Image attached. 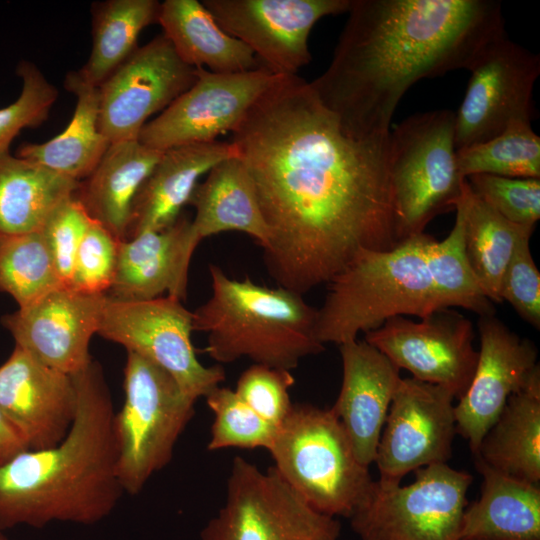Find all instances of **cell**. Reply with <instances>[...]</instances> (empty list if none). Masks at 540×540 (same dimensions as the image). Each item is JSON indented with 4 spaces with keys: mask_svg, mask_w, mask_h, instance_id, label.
<instances>
[{
    "mask_svg": "<svg viewBox=\"0 0 540 540\" xmlns=\"http://www.w3.org/2000/svg\"><path fill=\"white\" fill-rule=\"evenodd\" d=\"M269 238L268 273L304 295L396 234L386 135L353 139L309 82L279 76L231 132Z\"/></svg>",
    "mask_w": 540,
    "mask_h": 540,
    "instance_id": "obj_1",
    "label": "cell"
},
{
    "mask_svg": "<svg viewBox=\"0 0 540 540\" xmlns=\"http://www.w3.org/2000/svg\"><path fill=\"white\" fill-rule=\"evenodd\" d=\"M328 68L310 82L347 136L390 132L406 91L469 70L506 33L495 0H352Z\"/></svg>",
    "mask_w": 540,
    "mask_h": 540,
    "instance_id": "obj_2",
    "label": "cell"
},
{
    "mask_svg": "<svg viewBox=\"0 0 540 540\" xmlns=\"http://www.w3.org/2000/svg\"><path fill=\"white\" fill-rule=\"evenodd\" d=\"M73 379L77 411L66 437L0 465V530L54 521L91 525L107 517L124 493L115 412L102 368L92 360Z\"/></svg>",
    "mask_w": 540,
    "mask_h": 540,
    "instance_id": "obj_3",
    "label": "cell"
},
{
    "mask_svg": "<svg viewBox=\"0 0 540 540\" xmlns=\"http://www.w3.org/2000/svg\"><path fill=\"white\" fill-rule=\"evenodd\" d=\"M211 295L193 313V330L207 334L206 352L218 363L246 357L292 370L325 346L315 336L317 309L303 295L229 277L209 265Z\"/></svg>",
    "mask_w": 540,
    "mask_h": 540,
    "instance_id": "obj_4",
    "label": "cell"
},
{
    "mask_svg": "<svg viewBox=\"0 0 540 540\" xmlns=\"http://www.w3.org/2000/svg\"><path fill=\"white\" fill-rule=\"evenodd\" d=\"M428 234L411 236L388 251L362 250L328 283L317 309L315 336L341 345L395 316L420 319L445 309L428 272Z\"/></svg>",
    "mask_w": 540,
    "mask_h": 540,
    "instance_id": "obj_5",
    "label": "cell"
},
{
    "mask_svg": "<svg viewBox=\"0 0 540 540\" xmlns=\"http://www.w3.org/2000/svg\"><path fill=\"white\" fill-rule=\"evenodd\" d=\"M268 451L289 487L329 517L349 519L374 481L330 409L293 404Z\"/></svg>",
    "mask_w": 540,
    "mask_h": 540,
    "instance_id": "obj_6",
    "label": "cell"
},
{
    "mask_svg": "<svg viewBox=\"0 0 540 540\" xmlns=\"http://www.w3.org/2000/svg\"><path fill=\"white\" fill-rule=\"evenodd\" d=\"M456 153L452 110L418 113L390 130L388 167L399 242L456 209L466 182Z\"/></svg>",
    "mask_w": 540,
    "mask_h": 540,
    "instance_id": "obj_7",
    "label": "cell"
},
{
    "mask_svg": "<svg viewBox=\"0 0 540 540\" xmlns=\"http://www.w3.org/2000/svg\"><path fill=\"white\" fill-rule=\"evenodd\" d=\"M124 393L113 421L117 475L124 492L136 495L170 462L196 400L168 372L133 352H127Z\"/></svg>",
    "mask_w": 540,
    "mask_h": 540,
    "instance_id": "obj_8",
    "label": "cell"
},
{
    "mask_svg": "<svg viewBox=\"0 0 540 540\" xmlns=\"http://www.w3.org/2000/svg\"><path fill=\"white\" fill-rule=\"evenodd\" d=\"M473 477L447 463L415 470V480L373 481L349 518L360 540H459Z\"/></svg>",
    "mask_w": 540,
    "mask_h": 540,
    "instance_id": "obj_9",
    "label": "cell"
},
{
    "mask_svg": "<svg viewBox=\"0 0 540 540\" xmlns=\"http://www.w3.org/2000/svg\"><path fill=\"white\" fill-rule=\"evenodd\" d=\"M341 525L311 508L274 467L234 458L226 500L200 540H337Z\"/></svg>",
    "mask_w": 540,
    "mask_h": 540,
    "instance_id": "obj_10",
    "label": "cell"
},
{
    "mask_svg": "<svg viewBox=\"0 0 540 540\" xmlns=\"http://www.w3.org/2000/svg\"><path fill=\"white\" fill-rule=\"evenodd\" d=\"M193 313L182 301L162 296L123 301L106 295L97 334L168 372L194 400L206 397L225 380L222 366H204L192 344Z\"/></svg>",
    "mask_w": 540,
    "mask_h": 540,
    "instance_id": "obj_11",
    "label": "cell"
},
{
    "mask_svg": "<svg viewBox=\"0 0 540 540\" xmlns=\"http://www.w3.org/2000/svg\"><path fill=\"white\" fill-rule=\"evenodd\" d=\"M464 98L455 113L456 150L487 141L516 120H532V93L539 54L509 39H494L469 69Z\"/></svg>",
    "mask_w": 540,
    "mask_h": 540,
    "instance_id": "obj_12",
    "label": "cell"
},
{
    "mask_svg": "<svg viewBox=\"0 0 540 540\" xmlns=\"http://www.w3.org/2000/svg\"><path fill=\"white\" fill-rule=\"evenodd\" d=\"M194 84L141 129L138 141L155 150L216 141L232 132L281 75L265 67L241 73L196 68ZM283 76V75H282Z\"/></svg>",
    "mask_w": 540,
    "mask_h": 540,
    "instance_id": "obj_13",
    "label": "cell"
},
{
    "mask_svg": "<svg viewBox=\"0 0 540 540\" xmlns=\"http://www.w3.org/2000/svg\"><path fill=\"white\" fill-rule=\"evenodd\" d=\"M473 340L470 320L450 308L420 321L395 316L365 333V341L399 369L450 390L458 399L467 390L477 365Z\"/></svg>",
    "mask_w": 540,
    "mask_h": 540,
    "instance_id": "obj_14",
    "label": "cell"
},
{
    "mask_svg": "<svg viewBox=\"0 0 540 540\" xmlns=\"http://www.w3.org/2000/svg\"><path fill=\"white\" fill-rule=\"evenodd\" d=\"M352 0H203L220 27L276 75L311 61L308 38L323 17L347 13Z\"/></svg>",
    "mask_w": 540,
    "mask_h": 540,
    "instance_id": "obj_15",
    "label": "cell"
},
{
    "mask_svg": "<svg viewBox=\"0 0 540 540\" xmlns=\"http://www.w3.org/2000/svg\"><path fill=\"white\" fill-rule=\"evenodd\" d=\"M163 35L154 37L118 67L99 88V128L109 143L138 140L148 118L165 110L196 81Z\"/></svg>",
    "mask_w": 540,
    "mask_h": 540,
    "instance_id": "obj_16",
    "label": "cell"
},
{
    "mask_svg": "<svg viewBox=\"0 0 540 540\" xmlns=\"http://www.w3.org/2000/svg\"><path fill=\"white\" fill-rule=\"evenodd\" d=\"M454 398L439 385L399 380L374 460L379 480L400 483L412 471L448 461L456 434Z\"/></svg>",
    "mask_w": 540,
    "mask_h": 540,
    "instance_id": "obj_17",
    "label": "cell"
},
{
    "mask_svg": "<svg viewBox=\"0 0 540 540\" xmlns=\"http://www.w3.org/2000/svg\"><path fill=\"white\" fill-rule=\"evenodd\" d=\"M480 349L471 382L454 406L456 433L473 455L502 412L539 367L537 348L512 332L495 314L479 316Z\"/></svg>",
    "mask_w": 540,
    "mask_h": 540,
    "instance_id": "obj_18",
    "label": "cell"
},
{
    "mask_svg": "<svg viewBox=\"0 0 540 540\" xmlns=\"http://www.w3.org/2000/svg\"><path fill=\"white\" fill-rule=\"evenodd\" d=\"M105 298L62 286L4 315L1 322L13 336L15 346L73 375L92 361L89 343L97 334Z\"/></svg>",
    "mask_w": 540,
    "mask_h": 540,
    "instance_id": "obj_19",
    "label": "cell"
},
{
    "mask_svg": "<svg viewBox=\"0 0 540 540\" xmlns=\"http://www.w3.org/2000/svg\"><path fill=\"white\" fill-rule=\"evenodd\" d=\"M0 409L28 450L53 447L66 437L76 415L73 375L15 346L0 366Z\"/></svg>",
    "mask_w": 540,
    "mask_h": 540,
    "instance_id": "obj_20",
    "label": "cell"
},
{
    "mask_svg": "<svg viewBox=\"0 0 540 540\" xmlns=\"http://www.w3.org/2000/svg\"><path fill=\"white\" fill-rule=\"evenodd\" d=\"M339 350L342 384L330 410L345 429L358 461L369 467L401 379L400 369L365 340L341 344Z\"/></svg>",
    "mask_w": 540,
    "mask_h": 540,
    "instance_id": "obj_21",
    "label": "cell"
},
{
    "mask_svg": "<svg viewBox=\"0 0 540 540\" xmlns=\"http://www.w3.org/2000/svg\"><path fill=\"white\" fill-rule=\"evenodd\" d=\"M196 247L191 220L182 215L163 230L119 241L115 277L107 296L123 301L162 296L185 300Z\"/></svg>",
    "mask_w": 540,
    "mask_h": 540,
    "instance_id": "obj_22",
    "label": "cell"
},
{
    "mask_svg": "<svg viewBox=\"0 0 540 540\" xmlns=\"http://www.w3.org/2000/svg\"><path fill=\"white\" fill-rule=\"evenodd\" d=\"M235 155L231 141L218 140L164 150L135 196L126 240L173 225L201 177Z\"/></svg>",
    "mask_w": 540,
    "mask_h": 540,
    "instance_id": "obj_23",
    "label": "cell"
},
{
    "mask_svg": "<svg viewBox=\"0 0 540 540\" xmlns=\"http://www.w3.org/2000/svg\"><path fill=\"white\" fill-rule=\"evenodd\" d=\"M189 204L195 209L191 233L197 246L204 238L226 231L242 232L266 246L269 233L254 183L237 155L210 169Z\"/></svg>",
    "mask_w": 540,
    "mask_h": 540,
    "instance_id": "obj_24",
    "label": "cell"
},
{
    "mask_svg": "<svg viewBox=\"0 0 540 540\" xmlns=\"http://www.w3.org/2000/svg\"><path fill=\"white\" fill-rule=\"evenodd\" d=\"M163 151L138 140L111 143L76 197L90 217L117 240H126L135 196Z\"/></svg>",
    "mask_w": 540,
    "mask_h": 540,
    "instance_id": "obj_25",
    "label": "cell"
},
{
    "mask_svg": "<svg viewBox=\"0 0 540 540\" xmlns=\"http://www.w3.org/2000/svg\"><path fill=\"white\" fill-rule=\"evenodd\" d=\"M480 497L465 508L459 540H540L538 484L504 475L475 458Z\"/></svg>",
    "mask_w": 540,
    "mask_h": 540,
    "instance_id": "obj_26",
    "label": "cell"
},
{
    "mask_svg": "<svg viewBox=\"0 0 540 540\" xmlns=\"http://www.w3.org/2000/svg\"><path fill=\"white\" fill-rule=\"evenodd\" d=\"M158 23L163 35L186 64L229 74L264 67L252 50L225 32L197 0H165Z\"/></svg>",
    "mask_w": 540,
    "mask_h": 540,
    "instance_id": "obj_27",
    "label": "cell"
},
{
    "mask_svg": "<svg viewBox=\"0 0 540 540\" xmlns=\"http://www.w3.org/2000/svg\"><path fill=\"white\" fill-rule=\"evenodd\" d=\"M517 480L540 481V367L507 400L473 455Z\"/></svg>",
    "mask_w": 540,
    "mask_h": 540,
    "instance_id": "obj_28",
    "label": "cell"
},
{
    "mask_svg": "<svg viewBox=\"0 0 540 540\" xmlns=\"http://www.w3.org/2000/svg\"><path fill=\"white\" fill-rule=\"evenodd\" d=\"M64 86L76 98L68 126L47 142L21 145L16 155L80 182L94 170L110 143L99 128V88L78 71L66 75Z\"/></svg>",
    "mask_w": 540,
    "mask_h": 540,
    "instance_id": "obj_29",
    "label": "cell"
},
{
    "mask_svg": "<svg viewBox=\"0 0 540 540\" xmlns=\"http://www.w3.org/2000/svg\"><path fill=\"white\" fill-rule=\"evenodd\" d=\"M79 184L9 152L0 155V235L40 230L52 211L75 195Z\"/></svg>",
    "mask_w": 540,
    "mask_h": 540,
    "instance_id": "obj_30",
    "label": "cell"
},
{
    "mask_svg": "<svg viewBox=\"0 0 540 540\" xmlns=\"http://www.w3.org/2000/svg\"><path fill=\"white\" fill-rule=\"evenodd\" d=\"M156 0H106L92 5V47L78 71L89 84L99 87L139 47L138 37L158 23Z\"/></svg>",
    "mask_w": 540,
    "mask_h": 540,
    "instance_id": "obj_31",
    "label": "cell"
},
{
    "mask_svg": "<svg viewBox=\"0 0 540 540\" xmlns=\"http://www.w3.org/2000/svg\"><path fill=\"white\" fill-rule=\"evenodd\" d=\"M466 179V178H465ZM534 229L506 220L465 184V251L469 265L486 297L500 303L503 274L518 239Z\"/></svg>",
    "mask_w": 540,
    "mask_h": 540,
    "instance_id": "obj_32",
    "label": "cell"
},
{
    "mask_svg": "<svg viewBox=\"0 0 540 540\" xmlns=\"http://www.w3.org/2000/svg\"><path fill=\"white\" fill-rule=\"evenodd\" d=\"M455 211V222L447 237L437 241L429 235L425 244L427 268L438 299L443 308L462 307L479 316L495 314L465 251V186Z\"/></svg>",
    "mask_w": 540,
    "mask_h": 540,
    "instance_id": "obj_33",
    "label": "cell"
},
{
    "mask_svg": "<svg viewBox=\"0 0 540 540\" xmlns=\"http://www.w3.org/2000/svg\"><path fill=\"white\" fill-rule=\"evenodd\" d=\"M62 286L40 230L0 235V292L13 297L19 308Z\"/></svg>",
    "mask_w": 540,
    "mask_h": 540,
    "instance_id": "obj_34",
    "label": "cell"
},
{
    "mask_svg": "<svg viewBox=\"0 0 540 540\" xmlns=\"http://www.w3.org/2000/svg\"><path fill=\"white\" fill-rule=\"evenodd\" d=\"M457 165L466 178L490 174L540 179V137L530 120H516L497 136L457 150Z\"/></svg>",
    "mask_w": 540,
    "mask_h": 540,
    "instance_id": "obj_35",
    "label": "cell"
},
{
    "mask_svg": "<svg viewBox=\"0 0 540 540\" xmlns=\"http://www.w3.org/2000/svg\"><path fill=\"white\" fill-rule=\"evenodd\" d=\"M205 399L214 414L208 450L270 449L279 427L258 415L234 390L218 386Z\"/></svg>",
    "mask_w": 540,
    "mask_h": 540,
    "instance_id": "obj_36",
    "label": "cell"
},
{
    "mask_svg": "<svg viewBox=\"0 0 540 540\" xmlns=\"http://www.w3.org/2000/svg\"><path fill=\"white\" fill-rule=\"evenodd\" d=\"M16 72L22 79V89L13 103L0 108V155L9 152L21 130L41 125L58 97L57 88L34 63L22 60Z\"/></svg>",
    "mask_w": 540,
    "mask_h": 540,
    "instance_id": "obj_37",
    "label": "cell"
},
{
    "mask_svg": "<svg viewBox=\"0 0 540 540\" xmlns=\"http://www.w3.org/2000/svg\"><path fill=\"white\" fill-rule=\"evenodd\" d=\"M466 181L474 195L506 220L535 229L540 218V179L473 174Z\"/></svg>",
    "mask_w": 540,
    "mask_h": 540,
    "instance_id": "obj_38",
    "label": "cell"
},
{
    "mask_svg": "<svg viewBox=\"0 0 540 540\" xmlns=\"http://www.w3.org/2000/svg\"><path fill=\"white\" fill-rule=\"evenodd\" d=\"M118 243L93 221L78 248L69 287L85 294L107 295L115 277Z\"/></svg>",
    "mask_w": 540,
    "mask_h": 540,
    "instance_id": "obj_39",
    "label": "cell"
},
{
    "mask_svg": "<svg viewBox=\"0 0 540 540\" xmlns=\"http://www.w3.org/2000/svg\"><path fill=\"white\" fill-rule=\"evenodd\" d=\"M294 383L289 370L254 364L240 375L234 391L258 415L279 427L292 409L289 389Z\"/></svg>",
    "mask_w": 540,
    "mask_h": 540,
    "instance_id": "obj_40",
    "label": "cell"
},
{
    "mask_svg": "<svg viewBox=\"0 0 540 540\" xmlns=\"http://www.w3.org/2000/svg\"><path fill=\"white\" fill-rule=\"evenodd\" d=\"M93 221L73 195L52 211L40 229L64 287L70 285L78 248Z\"/></svg>",
    "mask_w": 540,
    "mask_h": 540,
    "instance_id": "obj_41",
    "label": "cell"
},
{
    "mask_svg": "<svg viewBox=\"0 0 540 540\" xmlns=\"http://www.w3.org/2000/svg\"><path fill=\"white\" fill-rule=\"evenodd\" d=\"M531 235L524 233L516 243L502 277L500 298L507 301L523 320L539 329L540 272L530 251Z\"/></svg>",
    "mask_w": 540,
    "mask_h": 540,
    "instance_id": "obj_42",
    "label": "cell"
},
{
    "mask_svg": "<svg viewBox=\"0 0 540 540\" xmlns=\"http://www.w3.org/2000/svg\"><path fill=\"white\" fill-rule=\"evenodd\" d=\"M26 450L25 442L0 409V465Z\"/></svg>",
    "mask_w": 540,
    "mask_h": 540,
    "instance_id": "obj_43",
    "label": "cell"
},
{
    "mask_svg": "<svg viewBox=\"0 0 540 540\" xmlns=\"http://www.w3.org/2000/svg\"><path fill=\"white\" fill-rule=\"evenodd\" d=\"M0 540H8L7 537L2 533V530H0Z\"/></svg>",
    "mask_w": 540,
    "mask_h": 540,
    "instance_id": "obj_44",
    "label": "cell"
}]
</instances>
